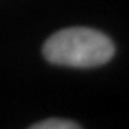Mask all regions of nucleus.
Instances as JSON below:
<instances>
[{"instance_id":"obj_1","label":"nucleus","mask_w":129,"mask_h":129,"mask_svg":"<svg viewBox=\"0 0 129 129\" xmlns=\"http://www.w3.org/2000/svg\"><path fill=\"white\" fill-rule=\"evenodd\" d=\"M116 49L106 34L87 27H69L55 32L45 40L42 54L55 66L92 69L107 64Z\"/></svg>"},{"instance_id":"obj_2","label":"nucleus","mask_w":129,"mask_h":129,"mask_svg":"<svg viewBox=\"0 0 129 129\" xmlns=\"http://www.w3.org/2000/svg\"><path fill=\"white\" fill-rule=\"evenodd\" d=\"M81 124H77L74 121H67V119H45L40 121V122H35V124L30 126V129H79Z\"/></svg>"}]
</instances>
